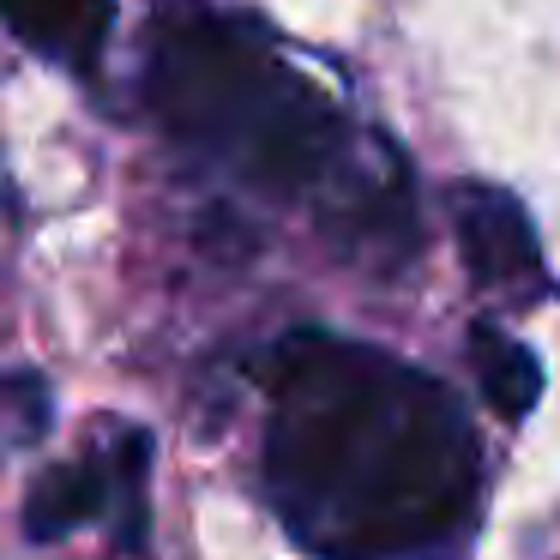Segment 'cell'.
Wrapping results in <instances>:
<instances>
[{
    "label": "cell",
    "instance_id": "cell-1",
    "mask_svg": "<svg viewBox=\"0 0 560 560\" xmlns=\"http://www.w3.org/2000/svg\"><path fill=\"white\" fill-rule=\"evenodd\" d=\"M266 494L319 560H416L458 542L482 494L476 428L446 386L326 331L266 374Z\"/></svg>",
    "mask_w": 560,
    "mask_h": 560
},
{
    "label": "cell",
    "instance_id": "cell-2",
    "mask_svg": "<svg viewBox=\"0 0 560 560\" xmlns=\"http://www.w3.org/2000/svg\"><path fill=\"white\" fill-rule=\"evenodd\" d=\"M145 103L175 145L271 199H314L350 151L326 91L199 0H170L151 25Z\"/></svg>",
    "mask_w": 560,
    "mask_h": 560
},
{
    "label": "cell",
    "instance_id": "cell-3",
    "mask_svg": "<svg viewBox=\"0 0 560 560\" xmlns=\"http://www.w3.org/2000/svg\"><path fill=\"white\" fill-rule=\"evenodd\" d=\"M145 476H151V434L121 428L115 446L55 464L25 494L31 542H61L97 518H115L121 548H145Z\"/></svg>",
    "mask_w": 560,
    "mask_h": 560
},
{
    "label": "cell",
    "instance_id": "cell-4",
    "mask_svg": "<svg viewBox=\"0 0 560 560\" xmlns=\"http://www.w3.org/2000/svg\"><path fill=\"white\" fill-rule=\"evenodd\" d=\"M452 223H458V254L470 266V283L506 302H536L542 295V247L524 218V206L506 187L464 182L452 187Z\"/></svg>",
    "mask_w": 560,
    "mask_h": 560
},
{
    "label": "cell",
    "instance_id": "cell-5",
    "mask_svg": "<svg viewBox=\"0 0 560 560\" xmlns=\"http://www.w3.org/2000/svg\"><path fill=\"white\" fill-rule=\"evenodd\" d=\"M0 19L31 55L91 79L115 31V0H0Z\"/></svg>",
    "mask_w": 560,
    "mask_h": 560
},
{
    "label": "cell",
    "instance_id": "cell-6",
    "mask_svg": "<svg viewBox=\"0 0 560 560\" xmlns=\"http://www.w3.org/2000/svg\"><path fill=\"white\" fill-rule=\"evenodd\" d=\"M470 368H476V386H482L488 410L506 416V422L530 416L536 398H542V368H536V355L506 326H488V319L470 326Z\"/></svg>",
    "mask_w": 560,
    "mask_h": 560
},
{
    "label": "cell",
    "instance_id": "cell-7",
    "mask_svg": "<svg viewBox=\"0 0 560 560\" xmlns=\"http://www.w3.org/2000/svg\"><path fill=\"white\" fill-rule=\"evenodd\" d=\"M19 386H25V380H19ZM19 386H13V380H0V398H7V392H19Z\"/></svg>",
    "mask_w": 560,
    "mask_h": 560
}]
</instances>
